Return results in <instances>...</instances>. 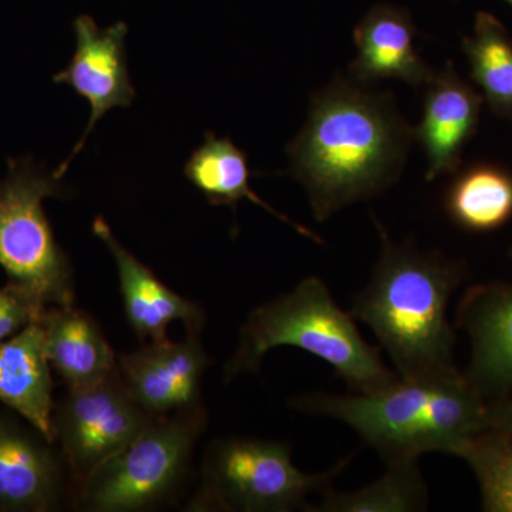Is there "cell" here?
<instances>
[{"instance_id":"obj_1","label":"cell","mask_w":512,"mask_h":512,"mask_svg":"<svg viewBox=\"0 0 512 512\" xmlns=\"http://www.w3.org/2000/svg\"><path fill=\"white\" fill-rule=\"evenodd\" d=\"M413 128L390 96L339 79L312 97L308 120L288 146L291 174L305 187L323 222L392 185Z\"/></svg>"},{"instance_id":"obj_2","label":"cell","mask_w":512,"mask_h":512,"mask_svg":"<svg viewBox=\"0 0 512 512\" xmlns=\"http://www.w3.org/2000/svg\"><path fill=\"white\" fill-rule=\"evenodd\" d=\"M293 407L348 424L386 463L434 451L457 456L466 441L488 429L481 393L458 372L397 377L367 393L303 394Z\"/></svg>"},{"instance_id":"obj_3","label":"cell","mask_w":512,"mask_h":512,"mask_svg":"<svg viewBox=\"0 0 512 512\" xmlns=\"http://www.w3.org/2000/svg\"><path fill=\"white\" fill-rule=\"evenodd\" d=\"M377 227L382 254L350 313L373 330L397 376L413 379L457 372L447 308L463 278L460 266L413 245L396 244L382 225Z\"/></svg>"},{"instance_id":"obj_4","label":"cell","mask_w":512,"mask_h":512,"mask_svg":"<svg viewBox=\"0 0 512 512\" xmlns=\"http://www.w3.org/2000/svg\"><path fill=\"white\" fill-rule=\"evenodd\" d=\"M281 346L325 360L353 393L382 389L399 377L384 365L380 350L363 338L352 313L339 308L316 276L249 313L238 348L225 366V382L256 372L266 353Z\"/></svg>"},{"instance_id":"obj_5","label":"cell","mask_w":512,"mask_h":512,"mask_svg":"<svg viewBox=\"0 0 512 512\" xmlns=\"http://www.w3.org/2000/svg\"><path fill=\"white\" fill-rule=\"evenodd\" d=\"M64 195L63 178L30 157L0 178V266L45 308L73 305V268L57 244L43 202Z\"/></svg>"},{"instance_id":"obj_6","label":"cell","mask_w":512,"mask_h":512,"mask_svg":"<svg viewBox=\"0 0 512 512\" xmlns=\"http://www.w3.org/2000/svg\"><path fill=\"white\" fill-rule=\"evenodd\" d=\"M348 458L325 473H303L281 441L222 439L208 448L192 511L289 512L306 510L309 495L325 493Z\"/></svg>"},{"instance_id":"obj_7","label":"cell","mask_w":512,"mask_h":512,"mask_svg":"<svg viewBox=\"0 0 512 512\" xmlns=\"http://www.w3.org/2000/svg\"><path fill=\"white\" fill-rule=\"evenodd\" d=\"M205 426L198 406L154 416L146 429L82 484L86 510H147L173 493L187 473L195 443Z\"/></svg>"},{"instance_id":"obj_8","label":"cell","mask_w":512,"mask_h":512,"mask_svg":"<svg viewBox=\"0 0 512 512\" xmlns=\"http://www.w3.org/2000/svg\"><path fill=\"white\" fill-rule=\"evenodd\" d=\"M153 417L130 396L116 369L92 386L69 389L53 413L55 441L82 485L133 443Z\"/></svg>"},{"instance_id":"obj_9","label":"cell","mask_w":512,"mask_h":512,"mask_svg":"<svg viewBox=\"0 0 512 512\" xmlns=\"http://www.w3.org/2000/svg\"><path fill=\"white\" fill-rule=\"evenodd\" d=\"M76 49L72 60L53 76V82L69 86L90 104V120L86 131L77 141L72 154L56 173L64 177L73 158L82 151L87 137L110 110L130 107L136 99V89L128 73L126 22H117L100 28L89 15L76 18L73 23Z\"/></svg>"},{"instance_id":"obj_10","label":"cell","mask_w":512,"mask_h":512,"mask_svg":"<svg viewBox=\"0 0 512 512\" xmlns=\"http://www.w3.org/2000/svg\"><path fill=\"white\" fill-rule=\"evenodd\" d=\"M210 365L200 333L183 342H150L117 359L127 392L153 416L173 414L200 404L202 376Z\"/></svg>"},{"instance_id":"obj_11","label":"cell","mask_w":512,"mask_h":512,"mask_svg":"<svg viewBox=\"0 0 512 512\" xmlns=\"http://www.w3.org/2000/svg\"><path fill=\"white\" fill-rule=\"evenodd\" d=\"M423 117L413 138L426 151L427 180L457 173L464 147L476 134L484 99L458 76L453 64L434 72L426 84Z\"/></svg>"},{"instance_id":"obj_12","label":"cell","mask_w":512,"mask_h":512,"mask_svg":"<svg viewBox=\"0 0 512 512\" xmlns=\"http://www.w3.org/2000/svg\"><path fill=\"white\" fill-rule=\"evenodd\" d=\"M93 234L116 262L128 323L138 338L164 342L168 326L174 322H183L187 332L201 333L205 318L200 306L164 285L121 244L103 217L93 222Z\"/></svg>"},{"instance_id":"obj_13","label":"cell","mask_w":512,"mask_h":512,"mask_svg":"<svg viewBox=\"0 0 512 512\" xmlns=\"http://www.w3.org/2000/svg\"><path fill=\"white\" fill-rule=\"evenodd\" d=\"M52 444L0 416V511L55 510L62 467Z\"/></svg>"},{"instance_id":"obj_14","label":"cell","mask_w":512,"mask_h":512,"mask_svg":"<svg viewBox=\"0 0 512 512\" xmlns=\"http://www.w3.org/2000/svg\"><path fill=\"white\" fill-rule=\"evenodd\" d=\"M417 30L409 13L392 5H376L356 26L357 56L349 66L353 82L367 84L383 79L426 86L434 70L414 46Z\"/></svg>"},{"instance_id":"obj_15","label":"cell","mask_w":512,"mask_h":512,"mask_svg":"<svg viewBox=\"0 0 512 512\" xmlns=\"http://www.w3.org/2000/svg\"><path fill=\"white\" fill-rule=\"evenodd\" d=\"M52 367L42 323L35 322L0 343V402L55 443Z\"/></svg>"},{"instance_id":"obj_16","label":"cell","mask_w":512,"mask_h":512,"mask_svg":"<svg viewBox=\"0 0 512 512\" xmlns=\"http://www.w3.org/2000/svg\"><path fill=\"white\" fill-rule=\"evenodd\" d=\"M461 325L473 342L470 382L481 390H512V286H483L468 293Z\"/></svg>"},{"instance_id":"obj_17","label":"cell","mask_w":512,"mask_h":512,"mask_svg":"<svg viewBox=\"0 0 512 512\" xmlns=\"http://www.w3.org/2000/svg\"><path fill=\"white\" fill-rule=\"evenodd\" d=\"M40 323L47 360L67 389L92 386L117 369L114 350L87 313L73 305L50 306Z\"/></svg>"},{"instance_id":"obj_18","label":"cell","mask_w":512,"mask_h":512,"mask_svg":"<svg viewBox=\"0 0 512 512\" xmlns=\"http://www.w3.org/2000/svg\"><path fill=\"white\" fill-rule=\"evenodd\" d=\"M184 175L212 205H229L235 210L238 202L252 201L274 214L279 220L291 225L303 237L312 239L316 244H323L319 235L274 210L252 190L249 184L251 170L247 154L235 146L231 138L215 136L211 131L205 134L204 143L188 158Z\"/></svg>"},{"instance_id":"obj_19","label":"cell","mask_w":512,"mask_h":512,"mask_svg":"<svg viewBox=\"0 0 512 512\" xmlns=\"http://www.w3.org/2000/svg\"><path fill=\"white\" fill-rule=\"evenodd\" d=\"M446 210L461 228L488 232L512 217V174L494 164H476L448 188Z\"/></svg>"},{"instance_id":"obj_20","label":"cell","mask_w":512,"mask_h":512,"mask_svg":"<svg viewBox=\"0 0 512 512\" xmlns=\"http://www.w3.org/2000/svg\"><path fill=\"white\" fill-rule=\"evenodd\" d=\"M470 76L497 116L512 119V39L494 15L478 12L474 33L463 37Z\"/></svg>"},{"instance_id":"obj_21","label":"cell","mask_w":512,"mask_h":512,"mask_svg":"<svg viewBox=\"0 0 512 512\" xmlns=\"http://www.w3.org/2000/svg\"><path fill=\"white\" fill-rule=\"evenodd\" d=\"M429 504L419 460L387 463V471L376 483L352 493L326 490L322 500L309 505L313 512H413L426 510Z\"/></svg>"},{"instance_id":"obj_22","label":"cell","mask_w":512,"mask_h":512,"mask_svg":"<svg viewBox=\"0 0 512 512\" xmlns=\"http://www.w3.org/2000/svg\"><path fill=\"white\" fill-rule=\"evenodd\" d=\"M476 473L484 510L512 512V433L487 429L458 450Z\"/></svg>"},{"instance_id":"obj_23","label":"cell","mask_w":512,"mask_h":512,"mask_svg":"<svg viewBox=\"0 0 512 512\" xmlns=\"http://www.w3.org/2000/svg\"><path fill=\"white\" fill-rule=\"evenodd\" d=\"M46 309L25 289L8 282L0 288V343L39 322Z\"/></svg>"},{"instance_id":"obj_24","label":"cell","mask_w":512,"mask_h":512,"mask_svg":"<svg viewBox=\"0 0 512 512\" xmlns=\"http://www.w3.org/2000/svg\"><path fill=\"white\" fill-rule=\"evenodd\" d=\"M488 429L512 433V400L495 407H488Z\"/></svg>"},{"instance_id":"obj_25","label":"cell","mask_w":512,"mask_h":512,"mask_svg":"<svg viewBox=\"0 0 512 512\" xmlns=\"http://www.w3.org/2000/svg\"><path fill=\"white\" fill-rule=\"evenodd\" d=\"M505 2L510 3V5L512 6V0H505Z\"/></svg>"}]
</instances>
